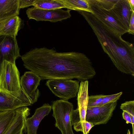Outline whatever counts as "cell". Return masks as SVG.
Instances as JSON below:
<instances>
[{
    "label": "cell",
    "mask_w": 134,
    "mask_h": 134,
    "mask_svg": "<svg viewBox=\"0 0 134 134\" xmlns=\"http://www.w3.org/2000/svg\"><path fill=\"white\" fill-rule=\"evenodd\" d=\"M90 26L104 51L118 70L134 76V47L121 36L112 31L91 13L78 12Z\"/></svg>",
    "instance_id": "cell-2"
},
{
    "label": "cell",
    "mask_w": 134,
    "mask_h": 134,
    "mask_svg": "<svg viewBox=\"0 0 134 134\" xmlns=\"http://www.w3.org/2000/svg\"><path fill=\"white\" fill-rule=\"evenodd\" d=\"M105 95L99 94L89 96L88 107L100 106Z\"/></svg>",
    "instance_id": "cell-24"
},
{
    "label": "cell",
    "mask_w": 134,
    "mask_h": 134,
    "mask_svg": "<svg viewBox=\"0 0 134 134\" xmlns=\"http://www.w3.org/2000/svg\"><path fill=\"white\" fill-rule=\"evenodd\" d=\"M21 57L16 37L0 36V75L4 61L15 63L16 60Z\"/></svg>",
    "instance_id": "cell-11"
},
{
    "label": "cell",
    "mask_w": 134,
    "mask_h": 134,
    "mask_svg": "<svg viewBox=\"0 0 134 134\" xmlns=\"http://www.w3.org/2000/svg\"><path fill=\"white\" fill-rule=\"evenodd\" d=\"M122 115L123 118L126 121L127 123L132 124L131 117L130 115L127 112L125 111H123Z\"/></svg>",
    "instance_id": "cell-28"
},
{
    "label": "cell",
    "mask_w": 134,
    "mask_h": 134,
    "mask_svg": "<svg viewBox=\"0 0 134 134\" xmlns=\"http://www.w3.org/2000/svg\"><path fill=\"white\" fill-rule=\"evenodd\" d=\"M128 31L131 15L133 10L129 0H118L113 8L109 10Z\"/></svg>",
    "instance_id": "cell-13"
},
{
    "label": "cell",
    "mask_w": 134,
    "mask_h": 134,
    "mask_svg": "<svg viewBox=\"0 0 134 134\" xmlns=\"http://www.w3.org/2000/svg\"><path fill=\"white\" fill-rule=\"evenodd\" d=\"M129 1L132 9L134 11V0H129Z\"/></svg>",
    "instance_id": "cell-29"
},
{
    "label": "cell",
    "mask_w": 134,
    "mask_h": 134,
    "mask_svg": "<svg viewBox=\"0 0 134 134\" xmlns=\"http://www.w3.org/2000/svg\"><path fill=\"white\" fill-rule=\"evenodd\" d=\"M128 33L130 34H134V11L132 12L129 23Z\"/></svg>",
    "instance_id": "cell-27"
},
{
    "label": "cell",
    "mask_w": 134,
    "mask_h": 134,
    "mask_svg": "<svg viewBox=\"0 0 134 134\" xmlns=\"http://www.w3.org/2000/svg\"><path fill=\"white\" fill-rule=\"evenodd\" d=\"M93 15L108 28L117 34L122 36L128 31L109 11L100 7L95 0H88Z\"/></svg>",
    "instance_id": "cell-6"
},
{
    "label": "cell",
    "mask_w": 134,
    "mask_h": 134,
    "mask_svg": "<svg viewBox=\"0 0 134 134\" xmlns=\"http://www.w3.org/2000/svg\"><path fill=\"white\" fill-rule=\"evenodd\" d=\"M21 24V20L18 15L0 20V36L16 37Z\"/></svg>",
    "instance_id": "cell-16"
},
{
    "label": "cell",
    "mask_w": 134,
    "mask_h": 134,
    "mask_svg": "<svg viewBox=\"0 0 134 134\" xmlns=\"http://www.w3.org/2000/svg\"><path fill=\"white\" fill-rule=\"evenodd\" d=\"M118 0H95L96 3L101 8L109 11L113 8Z\"/></svg>",
    "instance_id": "cell-23"
},
{
    "label": "cell",
    "mask_w": 134,
    "mask_h": 134,
    "mask_svg": "<svg viewBox=\"0 0 134 134\" xmlns=\"http://www.w3.org/2000/svg\"><path fill=\"white\" fill-rule=\"evenodd\" d=\"M94 126L93 123L86 121L73 126V127L74 130L77 132L81 131L83 134H88Z\"/></svg>",
    "instance_id": "cell-22"
},
{
    "label": "cell",
    "mask_w": 134,
    "mask_h": 134,
    "mask_svg": "<svg viewBox=\"0 0 134 134\" xmlns=\"http://www.w3.org/2000/svg\"><path fill=\"white\" fill-rule=\"evenodd\" d=\"M30 109L27 107L16 109L14 118L4 134H23L25 129V121L30 114Z\"/></svg>",
    "instance_id": "cell-15"
},
{
    "label": "cell",
    "mask_w": 134,
    "mask_h": 134,
    "mask_svg": "<svg viewBox=\"0 0 134 134\" xmlns=\"http://www.w3.org/2000/svg\"><path fill=\"white\" fill-rule=\"evenodd\" d=\"M66 8L78 12L83 11L91 13L88 0H60Z\"/></svg>",
    "instance_id": "cell-18"
},
{
    "label": "cell",
    "mask_w": 134,
    "mask_h": 134,
    "mask_svg": "<svg viewBox=\"0 0 134 134\" xmlns=\"http://www.w3.org/2000/svg\"><path fill=\"white\" fill-rule=\"evenodd\" d=\"M120 108L129 114L131 116L132 125L134 124V101L125 102L121 104Z\"/></svg>",
    "instance_id": "cell-21"
},
{
    "label": "cell",
    "mask_w": 134,
    "mask_h": 134,
    "mask_svg": "<svg viewBox=\"0 0 134 134\" xmlns=\"http://www.w3.org/2000/svg\"><path fill=\"white\" fill-rule=\"evenodd\" d=\"M121 92L118 93L109 95H105L100 106L111 103L115 102L118 101L122 94Z\"/></svg>",
    "instance_id": "cell-25"
},
{
    "label": "cell",
    "mask_w": 134,
    "mask_h": 134,
    "mask_svg": "<svg viewBox=\"0 0 134 134\" xmlns=\"http://www.w3.org/2000/svg\"><path fill=\"white\" fill-rule=\"evenodd\" d=\"M34 0H19V7L20 9L24 8L32 5Z\"/></svg>",
    "instance_id": "cell-26"
},
{
    "label": "cell",
    "mask_w": 134,
    "mask_h": 134,
    "mask_svg": "<svg viewBox=\"0 0 134 134\" xmlns=\"http://www.w3.org/2000/svg\"><path fill=\"white\" fill-rule=\"evenodd\" d=\"M52 108V116L55 120V126L62 134H74L72 128L70 115L73 110L72 103L68 100L60 99L54 101Z\"/></svg>",
    "instance_id": "cell-4"
},
{
    "label": "cell",
    "mask_w": 134,
    "mask_h": 134,
    "mask_svg": "<svg viewBox=\"0 0 134 134\" xmlns=\"http://www.w3.org/2000/svg\"><path fill=\"white\" fill-rule=\"evenodd\" d=\"M88 80L81 82L77 93V107L73 110L70 115L72 126H75L86 121V111L89 97Z\"/></svg>",
    "instance_id": "cell-8"
},
{
    "label": "cell",
    "mask_w": 134,
    "mask_h": 134,
    "mask_svg": "<svg viewBox=\"0 0 134 134\" xmlns=\"http://www.w3.org/2000/svg\"><path fill=\"white\" fill-rule=\"evenodd\" d=\"M79 81L70 79L49 80L46 85L56 96L67 100L75 97L79 88Z\"/></svg>",
    "instance_id": "cell-5"
},
{
    "label": "cell",
    "mask_w": 134,
    "mask_h": 134,
    "mask_svg": "<svg viewBox=\"0 0 134 134\" xmlns=\"http://www.w3.org/2000/svg\"><path fill=\"white\" fill-rule=\"evenodd\" d=\"M52 109L51 105L45 103L37 109L31 117L26 119L25 124L27 134H37L40 122L46 116L48 115Z\"/></svg>",
    "instance_id": "cell-14"
},
{
    "label": "cell",
    "mask_w": 134,
    "mask_h": 134,
    "mask_svg": "<svg viewBox=\"0 0 134 134\" xmlns=\"http://www.w3.org/2000/svg\"><path fill=\"white\" fill-rule=\"evenodd\" d=\"M20 9L19 0H0V20L18 15Z\"/></svg>",
    "instance_id": "cell-17"
},
{
    "label": "cell",
    "mask_w": 134,
    "mask_h": 134,
    "mask_svg": "<svg viewBox=\"0 0 134 134\" xmlns=\"http://www.w3.org/2000/svg\"><path fill=\"white\" fill-rule=\"evenodd\" d=\"M33 104L31 100L23 90L19 94L0 91V111L15 110Z\"/></svg>",
    "instance_id": "cell-10"
},
{
    "label": "cell",
    "mask_w": 134,
    "mask_h": 134,
    "mask_svg": "<svg viewBox=\"0 0 134 134\" xmlns=\"http://www.w3.org/2000/svg\"><path fill=\"white\" fill-rule=\"evenodd\" d=\"M117 101L103 105L87 107L86 120L94 125L106 124L111 118Z\"/></svg>",
    "instance_id": "cell-9"
},
{
    "label": "cell",
    "mask_w": 134,
    "mask_h": 134,
    "mask_svg": "<svg viewBox=\"0 0 134 134\" xmlns=\"http://www.w3.org/2000/svg\"><path fill=\"white\" fill-rule=\"evenodd\" d=\"M71 10L69 9L64 10L62 9L46 10L34 7L27 9L26 12L29 19H34L37 21H47L55 22L71 17Z\"/></svg>",
    "instance_id": "cell-7"
},
{
    "label": "cell",
    "mask_w": 134,
    "mask_h": 134,
    "mask_svg": "<svg viewBox=\"0 0 134 134\" xmlns=\"http://www.w3.org/2000/svg\"><path fill=\"white\" fill-rule=\"evenodd\" d=\"M21 58L25 67L41 80L76 79L81 81L96 74L90 59L80 52H58L44 47L32 49Z\"/></svg>",
    "instance_id": "cell-1"
},
{
    "label": "cell",
    "mask_w": 134,
    "mask_h": 134,
    "mask_svg": "<svg viewBox=\"0 0 134 134\" xmlns=\"http://www.w3.org/2000/svg\"><path fill=\"white\" fill-rule=\"evenodd\" d=\"M41 80L38 75L31 71L26 72L21 77V88L33 104L37 101L39 96V91L37 88Z\"/></svg>",
    "instance_id": "cell-12"
},
{
    "label": "cell",
    "mask_w": 134,
    "mask_h": 134,
    "mask_svg": "<svg viewBox=\"0 0 134 134\" xmlns=\"http://www.w3.org/2000/svg\"><path fill=\"white\" fill-rule=\"evenodd\" d=\"M15 110L0 111V134H4L15 116Z\"/></svg>",
    "instance_id": "cell-19"
},
{
    "label": "cell",
    "mask_w": 134,
    "mask_h": 134,
    "mask_svg": "<svg viewBox=\"0 0 134 134\" xmlns=\"http://www.w3.org/2000/svg\"><path fill=\"white\" fill-rule=\"evenodd\" d=\"M0 91L15 94L23 90L20 84V73L15 65L5 60L2 63L0 75Z\"/></svg>",
    "instance_id": "cell-3"
},
{
    "label": "cell",
    "mask_w": 134,
    "mask_h": 134,
    "mask_svg": "<svg viewBox=\"0 0 134 134\" xmlns=\"http://www.w3.org/2000/svg\"><path fill=\"white\" fill-rule=\"evenodd\" d=\"M33 6L39 9L46 10L66 8L60 0H34Z\"/></svg>",
    "instance_id": "cell-20"
}]
</instances>
